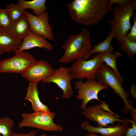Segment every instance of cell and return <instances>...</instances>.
<instances>
[{
    "label": "cell",
    "instance_id": "1",
    "mask_svg": "<svg viewBox=\"0 0 136 136\" xmlns=\"http://www.w3.org/2000/svg\"><path fill=\"white\" fill-rule=\"evenodd\" d=\"M66 7L71 19L85 26L98 24L111 11L110 0H74Z\"/></svg>",
    "mask_w": 136,
    "mask_h": 136
},
{
    "label": "cell",
    "instance_id": "2",
    "mask_svg": "<svg viewBox=\"0 0 136 136\" xmlns=\"http://www.w3.org/2000/svg\"><path fill=\"white\" fill-rule=\"evenodd\" d=\"M92 48L90 32L87 28H84L80 33L68 37L62 47L64 52L58 62L69 64L79 58L83 59Z\"/></svg>",
    "mask_w": 136,
    "mask_h": 136
},
{
    "label": "cell",
    "instance_id": "3",
    "mask_svg": "<svg viewBox=\"0 0 136 136\" xmlns=\"http://www.w3.org/2000/svg\"><path fill=\"white\" fill-rule=\"evenodd\" d=\"M136 9V1L128 0L122 5L116 4L112 9L113 17L108 20L117 41L125 36L130 30L131 25L130 19Z\"/></svg>",
    "mask_w": 136,
    "mask_h": 136
},
{
    "label": "cell",
    "instance_id": "4",
    "mask_svg": "<svg viewBox=\"0 0 136 136\" xmlns=\"http://www.w3.org/2000/svg\"><path fill=\"white\" fill-rule=\"evenodd\" d=\"M96 79L102 84L110 86L114 93L118 94L124 103V113L130 112L136 109L132 107L128 101L129 94L124 89L117 76L113 70L103 63L98 70L96 75Z\"/></svg>",
    "mask_w": 136,
    "mask_h": 136
},
{
    "label": "cell",
    "instance_id": "5",
    "mask_svg": "<svg viewBox=\"0 0 136 136\" xmlns=\"http://www.w3.org/2000/svg\"><path fill=\"white\" fill-rule=\"evenodd\" d=\"M56 115L55 112L50 111L23 113L22 115V119L19 123L18 126L20 128L25 126L33 127L49 132H62L63 130L62 127L53 122Z\"/></svg>",
    "mask_w": 136,
    "mask_h": 136
},
{
    "label": "cell",
    "instance_id": "6",
    "mask_svg": "<svg viewBox=\"0 0 136 136\" xmlns=\"http://www.w3.org/2000/svg\"><path fill=\"white\" fill-rule=\"evenodd\" d=\"M103 63L101 55L98 53L88 60L79 58L69 68L74 79L96 80V73Z\"/></svg>",
    "mask_w": 136,
    "mask_h": 136
},
{
    "label": "cell",
    "instance_id": "7",
    "mask_svg": "<svg viewBox=\"0 0 136 136\" xmlns=\"http://www.w3.org/2000/svg\"><path fill=\"white\" fill-rule=\"evenodd\" d=\"M12 57L0 60V73L22 74L37 61L29 52H16Z\"/></svg>",
    "mask_w": 136,
    "mask_h": 136
},
{
    "label": "cell",
    "instance_id": "8",
    "mask_svg": "<svg viewBox=\"0 0 136 136\" xmlns=\"http://www.w3.org/2000/svg\"><path fill=\"white\" fill-rule=\"evenodd\" d=\"M75 89L77 91L76 99L82 100L80 108L82 111L87 107L88 103L93 100L100 101L98 94L101 91L108 88V86L103 85L95 80H87L85 82L78 80L75 83Z\"/></svg>",
    "mask_w": 136,
    "mask_h": 136
},
{
    "label": "cell",
    "instance_id": "9",
    "mask_svg": "<svg viewBox=\"0 0 136 136\" xmlns=\"http://www.w3.org/2000/svg\"><path fill=\"white\" fill-rule=\"evenodd\" d=\"M82 115L86 118L92 121L96 122L98 126L106 127L109 124L114 125L117 122L123 124L129 123L120 117L113 112L106 111L99 105L86 107L82 111Z\"/></svg>",
    "mask_w": 136,
    "mask_h": 136
},
{
    "label": "cell",
    "instance_id": "10",
    "mask_svg": "<svg viewBox=\"0 0 136 136\" xmlns=\"http://www.w3.org/2000/svg\"><path fill=\"white\" fill-rule=\"evenodd\" d=\"M73 79L69 68L61 67L54 70L52 75L42 81L44 83L55 84L62 91V98L69 99L74 94L71 83Z\"/></svg>",
    "mask_w": 136,
    "mask_h": 136
},
{
    "label": "cell",
    "instance_id": "11",
    "mask_svg": "<svg viewBox=\"0 0 136 136\" xmlns=\"http://www.w3.org/2000/svg\"><path fill=\"white\" fill-rule=\"evenodd\" d=\"M31 31L33 33L41 35L50 41L54 39L52 29L49 23V14L47 12L39 16L33 15L25 11Z\"/></svg>",
    "mask_w": 136,
    "mask_h": 136
},
{
    "label": "cell",
    "instance_id": "12",
    "mask_svg": "<svg viewBox=\"0 0 136 136\" xmlns=\"http://www.w3.org/2000/svg\"><path fill=\"white\" fill-rule=\"evenodd\" d=\"M54 70L50 64L46 60L37 61L21 74L29 83L38 84L40 81L52 75Z\"/></svg>",
    "mask_w": 136,
    "mask_h": 136
},
{
    "label": "cell",
    "instance_id": "13",
    "mask_svg": "<svg viewBox=\"0 0 136 136\" xmlns=\"http://www.w3.org/2000/svg\"><path fill=\"white\" fill-rule=\"evenodd\" d=\"M129 124H121L118 122L115 125L106 127L94 126L88 122L83 121L81 124V128L88 133H99L104 136H123Z\"/></svg>",
    "mask_w": 136,
    "mask_h": 136
},
{
    "label": "cell",
    "instance_id": "14",
    "mask_svg": "<svg viewBox=\"0 0 136 136\" xmlns=\"http://www.w3.org/2000/svg\"><path fill=\"white\" fill-rule=\"evenodd\" d=\"M43 36L30 31L22 41L19 49L16 52L25 51L36 47L44 48L50 51L53 48L52 45Z\"/></svg>",
    "mask_w": 136,
    "mask_h": 136
},
{
    "label": "cell",
    "instance_id": "15",
    "mask_svg": "<svg viewBox=\"0 0 136 136\" xmlns=\"http://www.w3.org/2000/svg\"><path fill=\"white\" fill-rule=\"evenodd\" d=\"M21 43L8 31L0 29V53L15 52L19 49Z\"/></svg>",
    "mask_w": 136,
    "mask_h": 136
},
{
    "label": "cell",
    "instance_id": "16",
    "mask_svg": "<svg viewBox=\"0 0 136 136\" xmlns=\"http://www.w3.org/2000/svg\"><path fill=\"white\" fill-rule=\"evenodd\" d=\"M37 84L29 83L24 99L30 102L34 112H50L48 106L43 104L40 99L39 96L40 92Z\"/></svg>",
    "mask_w": 136,
    "mask_h": 136
},
{
    "label": "cell",
    "instance_id": "17",
    "mask_svg": "<svg viewBox=\"0 0 136 136\" xmlns=\"http://www.w3.org/2000/svg\"><path fill=\"white\" fill-rule=\"evenodd\" d=\"M30 31V25L25 14L19 19L12 22L8 30L21 42Z\"/></svg>",
    "mask_w": 136,
    "mask_h": 136
},
{
    "label": "cell",
    "instance_id": "18",
    "mask_svg": "<svg viewBox=\"0 0 136 136\" xmlns=\"http://www.w3.org/2000/svg\"><path fill=\"white\" fill-rule=\"evenodd\" d=\"M115 38L114 33L111 31L105 39L101 42L94 46L89 53L83 59L87 60L92 54L96 53H112L113 49L111 44L112 40Z\"/></svg>",
    "mask_w": 136,
    "mask_h": 136
},
{
    "label": "cell",
    "instance_id": "19",
    "mask_svg": "<svg viewBox=\"0 0 136 136\" xmlns=\"http://www.w3.org/2000/svg\"><path fill=\"white\" fill-rule=\"evenodd\" d=\"M46 0H34L27 1L18 0V4L25 10L27 9H32L35 15L39 16L46 12L47 10L46 6Z\"/></svg>",
    "mask_w": 136,
    "mask_h": 136
},
{
    "label": "cell",
    "instance_id": "20",
    "mask_svg": "<svg viewBox=\"0 0 136 136\" xmlns=\"http://www.w3.org/2000/svg\"><path fill=\"white\" fill-rule=\"evenodd\" d=\"M98 53L101 55L103 63L104 62V63L113 70L117 76L121 83H122L124 80L119 73L116 65L117 59L121 56V53L117 51L113 53Z\"/></svg>",
    "mask_w": 136,
    "mask_h": 136
},
{
    "label": "cell",
    "instance_id": "21",
    "mask_svg": "<svg viewBox=\"0 0 136 136\" xmlns=\"http://www.w3.org/2000/svg\"><path fill=\"white\" fill-rule=\"evenodd\" d=\"M117 43L120 45L119 49L127 54L130 60H133L136 54V41L130 40L125 36L117 41Z\"/></svg>",
    "mask_w": 136,
    "mask_h": 136
},
{
    "label": "cell",
    "instance_id": "22",
    "mask_svg": "<svg viewBox=\"0 0 136 136\" xmlns=\"http://www.w3.org/2000/svg\"><path fill=\"white\" fill-rule=\"evenodd\" d=\"M12 22L17 20L25 14V10L18 4L12 3L6 8Z\"/></svg>",
    "mask_w": 136,
    "mask_h": 136
},
{
    "label": "cell",
    "instance_id": "23",
    "mask_svg": "<svg viewBox=\"0 0 136 136\" xmlns=\"http://www.w3.org/2000/svg\"><path fill=\"white\" fill-rule=\"evenodd\" d=\"M14 125V121L8 117L0 118V135L12 136Z\"/></svg>",
    "mask_w": 136,
    "mask_h": 136
},
{
    "label": "cell",
    "instance_id": "24",
    "mask_svg": "<svg viewBox=\"0 0 136 136\" xmlns=\"http://www.w3.org/2000/svg\"><path fill=\"white\" fill-rule=\"evenodd\" d=\"M12 23L6 9L0 8V29L8 31Z\"/></svg>",
    "mask_w": 136,
    "mask_h": 136
},
{
    "label": "cell",
    "instance_id": "25",
    "mask_svg": "<svg viewBox=\"0 0 136 136\" xmlns=\"http://www.w3.org/2000/svg\"><path fill=\"white\" fill-rule=\"evenodd\" d=\"M123 119L132 124L131 127L128 126L123 136H136V120L124 118Z\"/></svg>",
    "mask_w": 136,
    "mask_h": 136
},
{
    "label": "cell",
    "instance_id": "26",
    "mask_svg": "<svg viewBox=\"0 0 136 136\" xmlns=\"http://www.w3.org/2000/svg\"><path fill=\"white\" fill-rule=\"evenodd\" d=\"M132 17L133 19V22L131 26L130 32L125 36L131 41H136V14L133 13Z\"/></svg>",
    "mask_w": 136,
    "mask_h": 136
},
{
    "label": "cell",
    "instance_id": "27",
    "mask_svg": "<svg viewBox=\"0 0 136 136\" xmlns=\"http://www.w3.org/2000/svg\"><path fill=\"white\" fill-rule=\"evenodd\" d=\"M37 130H33L26 134L16 133L13 132L12 136H35Z\"/></svg>",
    "mask_w": 136,
    "mask_h": 136
},
{
    "label": "cell",
    "instance_id": "28",
    "mask_svg": "<svg viewBox=\"0 0 136 136\" xmlns=\"http://www.w3.org/2000/svg\"><path fill=\"white\" fill-rule=\"evenodd\" d=\"M128 0H110V7L112 10V6L113 4L122 5L126 3Z\"/></svg>",
    "mask_w": 136,
    "mask_h": 136
},
{
    "label": "cell",
    "instance_id": "29",
    "mask_svg": "<svg viewBox=\"0 0 136 136\" xmlns=\"http://www.w3.org/2000/svg\"><path fill=\"white\" fill-rule=\"evenodd\" d=\"M130 93L132 97L136 99V86L133 83L131 84L130 88Z\"/></svg>",
    "mask_w": 136,
    "mask_h": 136
},
{
    "label": "cell",
    "instance_id": "30",
    "mask_svg": "<svg viewBox=\"0 0 136 136\" xmlns=\"http://www.w3.org/2000/svg\"><path fill=\"white\" fill-rule=\"evenodd\" d=\"M105 111L110 112H113L111 111L107 106V105L105 102H103L99 105Z\"/></svg>",
    "mask_w": 136,
    "mask_h": 136
},
{
    "label": "cell",
    "instance_id": "31",
    "mask_svg": "<svg viewBox=\"0 0 136 136\" xmlns=\"http://www.w3.org/2000/svg\"><path fill=\"white\" fill-rule=\"evenodd\" d=\"M84 136H104L103 135H98L97 133L94 132H91L88 133V134Z\"/></svg>",
    "mask_w": 136,
    "mask_h": 136
},
{
    "label": "cell",
    "instance_id": "32",
    "mask_svg": "<svg viewBox=\"0 0 136 136\" xmlns=\"http://www.w3.org/2000/svg\"><path fill=\"white\" fill-rule=\"evenodd\" d=\"M40 136H56L55 135H48L45 133H43L41 134Z\"/></svg>",
    "mask_w": 136,
    "mask_h": 136
},
{
    "label": "cell",
    "instance_id": "33",
    "mask_svg": "<svg viewBox=\"0 0 136 136\" xmlns=\"http://www.w3.org/2000/svg\"><path fill=\"white\" fill-rule=\"evenodd\" d=\"M3 54L2 53H0V55H2Z\"/></svg>",
    "mask_w": 136,
    "mask_h": 136
},
{
    "label": "cell",
    "instance_id": "34",
    "mask_svg": "<svg viewBox=\"0 0 136 136\" xmlns=\"http://www.w3.org/2000/svg\"><path fill=\"white\" fill-rule=\"evenodd\" d=\"M0 136H1V135H0Z\"/></svg>",
    "mask_w": 136,
    "mask_h": 136
}]
</instances>
